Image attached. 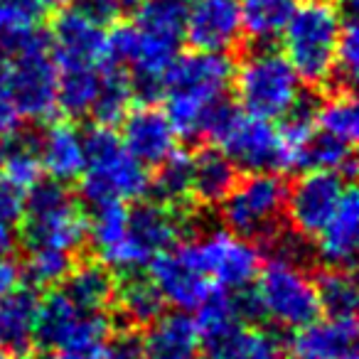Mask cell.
Here are the masks:
<instances>
[{
  "instance_id": "4",
  "label": "cell",
  "mask_w": 359,
  "mask_h": 359,
  "mask_svg": "<svg viewBox=\"0 0 359 359\" xmlns=\"http://www.w3.org/2000/svg\"><path fill=\"white\" fill-rule=\"evenodd\" d=\"M342 32V8L325 3H303L285 25L283 55L303 84L325 86L332 81L334 55Z\"/></svg>"
},
{
  "instance_id": "22",
  "label": "cell",
  "mask_w": 359,
  "mask_h": 359,
  "mask_svg": "<svg viewBox=\"0 0 359 359\" xmlns=\"http://www.w3.org/2000/svg\"><path fill=\"white\" fill-rule=\"evenodd\" d=\"M111 308L116 310V318H111L114 327L145 330L165 313V300L153 280L135 271V273H123V280L116 283Z\"/></svg>"
},
{
  "instance_id": "24",
  "label": "cell",
  "mask_w": 359,
  "mask_h": 359,
  "mask_svg": "<svg viewBox=\"0 0 359 359\" xmlns=\"http://www.w3.org/2000/svg\"><path fill=\"white\" fill-rule=\"evenodd\" d=\"M40 295L30 285H18L0 300V349L13 357H27L32 349Z\"/></svg>"
},
{
  "instance_id": "5",
  "label": "cell",
  "mask_w": 359,
  "mask_h": 359,
  "mask_svg": "<svg viewBox=\"0 0 359 359\" xmlns=\"http://www.w3.org/2000/svg\"><path fill=\"white\" fill-rule=\"evenodd\" d=\"M231 84L241 111L271 121L283 118L305 94V84L288 57L273 45H256V50L244 55L239 67H234Z\"/></svg>"
},
{
  "instance_id": "9",
  "label": "cell",
  "mask_w": 359,
  "mask_h": 359,
  "mask_svg": "<svg viewBox=\"0 0 359 359\" xmlns=\"http://www.w3.org/2000/svg\"><path fill=\"white\" fill-rule=\"evenodd\" d=\"M251 285L259 298L264 320H271L278 327L298 330L323 315L308 269L266 261Z\"/></svg>"
},
{
  "instance_id": "1",
  "label": "cell",
  "mask_w": 359,
  "mask_h": 359,
  "mask_svg": "<svg viewBox=\"0 0 359 359\" xmlns=\"http://www.w3.org/2000/svg\"><path fill=\"white\" fill-rule=\"evenodd\" d=\"M234 76V62L222 52H180L163 74L165 116L177 138H207L210 116L226 99Z\"/></svg>"
},
{
  "instance_id": "34",
  "label": "cell",
  "mask_w": 359,
  "mask_h": 359,
  "mask_svg": "<svg viewBox=\"0 0 359 359\" xmlns=\"http://www.w3.org/2000/svg\"><path fill=\"white\" fill-rule=\"evenodd\" d=\"M101 89L91 109V118L96 126H111L121 123L126 114L130 111L133 104V89H130V79L126 72L114 69V67H101Z\"/></svg>"
},
{
  "instance_id": "28",
  "label": "cell",
  "mask_w": 359,
  "mask_h": 359,
  "mask_svg": "<svg viewBox=\"0 0 359 359\" xmlns=\"http://www.w3.org/2000/svg\"><path fill=\"white\" fill-rule=\"evenodd\" d=\"M298 6L300 0H239L241 32L254 45H273Z\"/></svg>"
},
{
  "instance_id": "2",
  "label": "cell",
  "mask_w": 359,
  "mask_h": 359,
  "mask_svg": "<svg viewBox=\"0 0 359 359\" xmlns=\"http://www.w3.org/2000/svg\"><path fill=\"white\" fill-rule=\"evenodd\" d=\"M86 165L79 175V200L86 207L101 202H138L148 195L150 175L123 148L111 126H96L84 133Z\"/></svg>"
},
{
  "instance_id": "21",
  "label": "cell",
  "mask_w": 359,
  "mask_h": 359,
  "mask_svg": "<svg viewBox=\"0 0 359 359\" xmlns=\"http://www.w3.org/2000/svg\"><path fill=\"white\" fill-rule=\"evenodd\" d=\"M359 239V197L354 187H347L334 215L315 236V259L325 269H352L357 259Z\"/></svg>"
},
{
  "instance_id": "45",
  "label": "cell",
  "mask_w": 359,
  "mask_h": 359,
  "mask_svg": "<svg viewBox=\"0 0 359 359\" xmlns=\"http://www.w3.org/2000/svg\"><path fill=\"white\" fill-rule=\"evenodd\" d=\"M20 278H22L20 266L11 256H0V300L20 285Z\"/></svg>"
},
{
  "instance_id": "37",
  "label": "cell",
  "mask_w": 359,
  "mask_h": 359,
  "mask_svg": "<svg viewBox=\"0 0 359 359\" xmlns=\"http://www.w3.org/2000/svg\"><path fill=\"white\" fill-rule=\"evenodd\" d=\"M25 266L22 273L30 288H55L67 278L72 266L76 264V256L57 249H25Z\"/></svg>"
},
{
  "instance_id": "32",
  "label": "cell",
  "mask_w": 359,
  "mask_h": 359,
  "mask_svg": "<svg viewBox=\"0 0 359 359\" xmlns=\"http://www.w3.org/2000/svg\"><path fill=\"white\" fill-rule=\"evenodd\" d=\"M320 313L327 318H357V280L352 269H323L313 278Z\"/></svg>"
},
{
  "instance_id": "6",
  "label": "cell",
  "mask_w": 359,
  "mask_h": 359,
  "mask_svg": "<svg viewBox=\"0 0 359 359\" xmlns=\"http://www.w3.org/2000/svg\"><path fill=\"white\" fill-rule=\"evenodd\" d=\"M185 229L187 212L172 210L155 200H143L128 207V226L123 239L99 261L118 273L143 271L158 254L180 244Z\"/></svg>"
},
{
  "instance_id": "41",
  "label": "cell",
  "mask_w": 359,
  "mask_h": 359,
  "mask_svg": "<svg viewBox=\"0 0 359 359\" xmlns=\"http://www.w3.org/2000/svg\"><path fill=\"white\" fill-rule=\"evenodd\" d=\"M104 359H145L143 354V330L114 327L106 339Z\"/></svg>"
},
{
  "instance_id": "31",
  "label": "cell",
  "mask_w": 359,
  "mask_h": 359,
  "mask_svg": "<svg viewBox=\"0 0 359 359\" xmlns=\"http://www.w3.org/2000/svg\"><path fill=\"white\" fill-rule=\"evenodd\" d=\"M315 130L354 148L359 138V111L352 91L334 89L332 96L318 101L313 116Z\"/></svg>"
},
{
  "instance_id": "3",
  "label": "cell",
  "mask_w": 359,
  "mask_h": 359,
  "mask_svg": "<svg viewBox=\"0 0 359 359\" xmlns=\"http://www.w3.org/2000/svg\"><path fill=\"white\" fill-rule=\"evenodd\" d=\"M20 244L25 249H57L72 256L89 244L86 215L65 182L37 180L25 192Z\"/></svg>"
},
{
  "instance_id": "13",
  "label": "cell",
  "mask_w": 359,
  "mask_h": 359,
  "mask_svg": "<svg viewBox=\"0 0 359 359\" xmlns=\"http://www.w3.org/2000/svg\"><path fill=\"white\" fill-rule=\"evenodd\" d=\"M347 177L332 170H303L285 190V222L298 234L315 239L347 192Z\"/></svg>"
},
{
  "instance_id": "47",
  "label": "cell",
  "mask_w": 359,
  "mask_h": 359,
  "mask_svg": "<svg viewBox=\"0 0 359 359\" xmlns=\"http://www.w3.org/2000/svg\"><path fill=\"white\" fill-rule=\"evenodd\" d=\"M116 3H118L123 13H130V11H135V8L140 6V0H116Z\"/></svg>"
},
{
  "instance_id": "30",
  "label": "cell",
  "mask_w": 359,
  "mask_h": 359,
  "mask_svg": "<svg viewBox=\"0 0 359 359\" xmlns=\"http://www.w3.org/2000/svg\"><path fill=\"white\" fill-rule=\"evenodd\" d=\"M192 153L175 148L160 165H155V175L150 177L148 192H153L155 202L187 212L192 205Z\"/></svg>"
},
{
  "instance_id": "46",
  "label": "cell",
  "mask_w": 359,
  "mask_h": 359,
  "mask_svg": "<svg viewBox=\"0 0 359 359\" xmlns=\"http://www.w3.org/2000/svg\"><path fill=\"white\" fill-rule=\"evenodd\" d=\"M37 11H60V8L72 6L74 0H30Z\"/></svg>"
},
{
  "instance_id": "23",
  "label": "cell",
  "mask_w": 359,
  "mask_h": 359,
  "mask_svg": "<svg viewBox=\"0 0 359 359\" xmlns=\"http://www.w3.org/2000/svg\"><path fill=\"white\" fill-rule=\"evenodd\" d=\"M200 337L195 320L185 313H163L143 332L145 359H197Z\"/></svg>"
},
{
  "instance_id": "44",
  "label": "cell",
  "mask_w": 359,
  "mask_h": 359,
  "mask_svg": "<svg viewBox=\"0 0 359 359\" xmlns=\"http://www.w3.org/2000/svg\"><path fill=\"white\" fill-rule=\"evenodd\" d=\"M20 123H22V118L18 116V111L13 109L11 101L6 99V94L0 91V148L20 133Z\"/></svg>"
},
{
  "instance_id": "40",
  "label": "cell",
  "mask_w": 359,
  "mask_h": 359,
  "mask_svg": "<svg viewBox=\"0 0 359 359\" xmlns=\"http://www.w3.org/2000/svg\"><path fill=\"white\" fill-rule=\"evenodd\" d=\"M229 359H288L276 332L261 327H246Z\"/></svg>"
},
{
  "instance_id": "29",
  "label": "cell",
  "mask_w": 359,
  "mask_h": 359,
  "mask_svg": "<svg viewBox=\"0 0 359 359\" xmlns=\"http://www.w3.org/2000/svg\"><path fill=\"white\" fill-rule=\"evenodd\" d=\"M101 67H57V109L65 118H84L101 89Z\"/></svg>"
},
{
  "instance_id": "18",
  "label": "cell",
  "mask_w": 359,
  "mask_h": 359,
  "mask_svg": "<svg viewBox=\"0 0 359 359\" xmlns=\"http://www.w3.org/2000/svg\"><path fill=\"white\" fill-rule=\"evenodd\" d=\"M195 310L197 315L192 320H195L200 347L212 359H229L231 349L249 327L236 310L234 290L212 288Z\"/></svg>"
},
{
  "instance_id": "16",
  "label": "cell",
  "mask_w": 359,
  "mask_h": 359,
  "mask_svg": "<svg viewBox=\"0 0 359 359\" xmlns=\"http://www.w3.org/2000/svg\"><path fill=\"white\" fill-rule=\"evenodd\" d=\"M241 37L239 0H187L185 42L192 50L229 55Z\"/></svg>"
},
{
  "instance_id": "38",
  "label": "cell",
  "mask_w": 359,
  "mask_h": 359,
  "mask_svg": "<svg viewBox=\"0 0 359 359\" xmlns=\"http://www.w3.org/2000/svg\"><path fill=\"white\" fill-rule=\"evenodd\" d=\"M261 244H264L261 254H266V261H280V264L298 266V269H310L318 261L315 259L313 239L298 234L290 226H280L278 231H273Z\"/></svg>"
},
{
  "instance_id": "11",
  "label": "cell",
  "mask_w": 359,
  "mask_h": 359,
  "mask_svg": "<svg viewBox=\"0 0 359 359\" xmlns=\"http://www.w3.org/2000/svg\"><path fill=\"white\" fill-rule=\"evenodd\" d=\"M215 143L244 175L288 170L283 138L271 118H261L239 109Z\"/></svg>"
},
{
  "instance_id": "49",
  "label": "cell",
  "mask_w": 359,
  "mask_h": 359,
  "mask_svg": "<svg viewBox=\"0 0 359 359\" xmlns=\"http://www.w3.org/2000/svg\"><path fill=\"white\" fill-rule=\"evenodd\" d=\"M202 359H212V357H202Z\"/></svg>"
},
{
  "instance_id": "7",
  "label": "cell",
  "mask_w": 359,
  "mask_h": 359,
  "mask_svg": "<svg viewBox=\"0 0 359 359\" xmlns=\"http://www.w3.org/2000/svg\"><path fill=\"white\" fill-rule=\"evenodd\" d=\"M285 190L280 172H254L234 182L219 202L224 226L249 241H266L285 222Z\"/></svg>"
},
{
  "instance_id": "35",
  "label": "cell",
  "mask_w": 359,
  "mask_h": 359,
  "mask_svg": "<svg viewBox=\"0 0 359 359\" xmlns=\"http://www.w3.org/2000/svg\"><path fill=\"white\" fill-rule=\"evenodd\" d=\"M128 226V207L126 202H101L89 207L86 215V241L94 246L99 259L118 246Z\"/></svg>"
},
{
  "instance_id": "19",
  "label": "cell",
  "mask_w": 359,
  "mask_h": 359,
  "mask_svg": "<svg viewBox=\"0 0 359 359\" xmlns=\"http://www.w3.org/2000/svg\"><path fill=\"white\" fill-rule=\"evenodd\" d=\"M42 172L57 182H76L86 165L84 130L72 118L50 121L35 138Z\"/></svg>"
},
{
  "instance_id": "33",
  "label": "cell",
  "mask_w": 359,
  "mask_h": 359,
  "mask_svg": "<svg viewBox=\"0 0 359 359\" xmlns=\"http://www.w3.org/2000/svg\"><path fill=\"white\" fill-rule=\"evenodd\" d=\"M0 177L8 180L20 192H27L37 180H42L35 138L18 133L0 148Z\"/></svg>"
},
{
  "instance_id": "25",
  "label": "cell",
  "mask_w": 359,
  "mask_h": 359,
  "mask_svg": "<svg viewBox=\"0 0 359 359\" xmlns=\"http://www.w3.org/2000/svg\"><path fill=\"white\" fill-rule=\"evenodd\" d=\"M116 276L101 261H76L67 278L62 280V293L74 305L94 313H106L114 305L116 295Z\"/></svg>"
},
{
  "instance_id": "48",
  "label": "cell",
  "mask_w": 359,
  "mask_h": 359,
  "mask_svg": "<svg viewBox=\"0 0 359 359\" xmlns=\"http://www.w3.org/2000/svg\"><path fill=\"white\" fill-rule=\"evenodd\" d=\"M0 359H18V357H13V354L6 352V349H0Z\"/></svg>"
},
{
  "instance_id": "12",
  "label": "cell",
  "mask_w": 359,
  "mask_h": 359,
  "mask_svg": "<svg viewBox=\"0 0 359 359\" xmlns=\"http://www.w3.org/2000/svg\"><path fill=\"white\" fill-rule=\"evenodd\" d=\"M111 330L114 323L109 315L79 308L57 288L40 298L32 349L47 352L74 342H106Z\"/></svg>"
},
{
  "instance_id": "15",
  "label": "cell",
  "mask_w": 359,
  "mask_h": 359,
  "mask_svg": "<svg viewBox=\"0 0 359 359\" xmlns=\"http://www.w3.org/2000/svg\"><path fill=\"white\" fill-rule=\"evenodd\" d=\"M148 278L160 290L165 305H175L177 310H195L212 290V283L197 269L185 241L158 254L148 264Z\"/></svg>"
},
{
  "instance_id": "36",
  "label": "cell",
  "mask_w": 359,
  "mask_h": 359,
  "mask_svg": "<svg viewBox=\"0 0 359 359\" xmlns=\"http://www.w3.org/2000/svg\"><path fill=\"white\" fill-rule=\"evenodd\" d=\"M344 3H347V11H342V32H339L337 55H334V72L330 84H334V89L352 91L359 69V32H357L354 0H344Z\"/></svg>"
},
{
  "instance_id": "27",
  "label": "cell",
  "mask_w": 359,
  "mask_h": 359,
  "mask_svg": "<svg viewBox=\"0 0 359 359\" xmlns=\"http://www.w3.org/2000/svg\"><path fill=\"white\" fill-rule=\"evenodd\" d=\"M40 11L30 0H0V62L45 40Z\"/></svg>"
},
{
  "instance_id": "17",
  "label": "cell",
  "mask_w": 359,
  "mask_h": 359,
  "mask_svg": "<svg viewBox=\"0 0 359 359\" xmlns=\"http://www.w3.org/2000/svg\"><path fill=\"white\" fill-rule=\"evenodd\" d=\"M118 138L123 148L145 168L160 165L175 148H177V133L168 121L163 109L153 104H143L130 109L121 118Z\"/></svg>"
},
{
  "instance_id": "26",
  "label": "cell",
  "mask_w": 359,
  "mask_h": 359,
  "mask_svg": "<svg viewBox=\"0 0 359 359\" xmlns=\"http://www.w3.org/2000/svg\"><path fill=\"white\" fill-rule=\"evenodd\" d=\"M236 180H239V170L219 148L197 150L192 155V205L219 207Z\"/></svg>"
},
{
  "instance_id": "14",
  "label": "cell",
  "mask_w": 359,
  "mask_h": 359,
  "mask_svg": "<svg viewBox=\"0 0 359 359\" xmlns=\"http://www.w3.org/2000/svg\"><path fill=\"white\" fill-rule=\"evenodd\" d=\"M47 47L55 67H101L106 27L84 15L76 6L60 8L47 32Z\"/></svg>"
},
{
  "instance_id": "10",
  "label": "cell",
  "mask_w": 359,
  "mask_h": 359,
  "mask_svg": "<svg viewBox=\"0 0 359 359\" xmlns=\"http://www.w3.org/2000/svg\"><path fill=\"white\" fill-rule=\"evenodd\" d=\"M185 244L197 269L207 276V280H215L217 288H249L264 266V254L259 246L229 231L226 226L207 229Z\"/></svg>"
},
{
  "instance_id": "8",
  "label": "cell",
  "mask_w": 359,
  "mask_h": 359,
  "mask_svg": "<svg viewBox=\"0 0 359 359\" xmlns=\"http://www.w3.org/2000/svg\"><path fill=\"white\" fill-rule=\"evenodd\" d=\"M0 91L22 121H50L57 111V67L47 37L0 62Z\"/></svg>"
},
{
  "instance_id": "39",
  "label": "cell",
  "mask_w": 359,
  "mask_h": 359,
  "mask_svg": "<svg viewBox=\"0 0 359 359\" xmlns=\"http://www.w3.org/2000/svg\"><path fill=\"white\" fill-rule=\"evenodd\" d=\"M25 192L0 177V256H11L20 246V222Z\"/></svg>"
},
{
  "instance_id": "42",
  "label": "cell",
  "mask_w": 359,
  "mask_h": 359,
  "mask_svg": "<svg viewBox=\"0 0 359 359\" xmlns=\"http://www.w3.org/2000/svg\"><path fill=\"white\" fill-rule=\"evenodd\" d=\"M106 342H74L40 352V359H104Z\"/></svg>"
},
{
  "instance_id": "43",
  "label": "cell",
  "mask_w": 359,
  "mask_h": 359,
  "mask_svg": "<svg viewBox=\"0 0 359 359\" xmlns=\"http://www.w3.org/2000/svg\"><path fill=\"white\" fill-rule=\"evenodd\" d=\"M74 3L84 15H89L91 20H96L104 27L118 22V18L123 15V11H121L116 0H74Z\"/></svg>"
},
{
  "instance_id": "20",
  "label": "cell",
  "mask_w": 359,
  "mask_h": 359,
  "mask_svg": "<svg viewBox=\"0 0 359 359\" xmlns=\"http://www.w3.org/2000/svg\"><path fill=\"white\" fill-rule=\"evenodd\" d=\"M357 318H315L288 339V359H357Z\"/></svg>"
}]
</instances>
